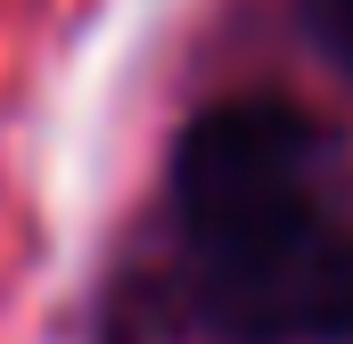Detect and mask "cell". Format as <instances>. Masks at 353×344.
<instances>
[{
  "label": "cell",
  "mask_w": 353,
  "mask_h": 344,
  "mask_svg": "<svg viewBox=\"0 0 353 344\" xmlns=\"http://www.w3.org/2000/svg\"><path fill=\"white\" fill-rule=\"evenodd\" d=\"M189 295L222 344H353V230L312 205L189 238Z\"/></svg>",
  "instance_id": "6da1fadb"
},
{
  "label": "cell",
  "mask_w": 353,
  "mask_h": 344,
  "mask_svg": "<svg viewBox=\"0 0 353 344\" xmlns=\"http://www.w3.org/2000/svg\"><path fill=\"white\" fill-rule=\"evenodd\" d=\"M321 123L288 98H230V107H205L173 148V213L181 238H222V230H247L271 222L288 205H312L321 189Z\"/></svg>",
  "instance_id": "7a4b0ae2"
},
{
  "label": "cell",
  "mask_w": 353,
  "mask_h": 344,
  "mask_svg": "<svg viewBox=\"0 0 353 344\" xmlns=\"http://www.w3.org/2000/svg\"><path fill=\"white\" fill-rule=\"evenodd\" d=\"M312 25H321V41H329V58L353 74V0H312Z\"/></svg>",
  "instance_id": "3957f363"
}]
</instances>
